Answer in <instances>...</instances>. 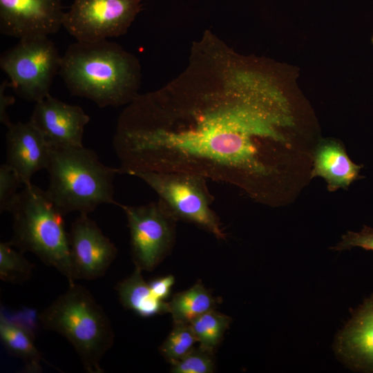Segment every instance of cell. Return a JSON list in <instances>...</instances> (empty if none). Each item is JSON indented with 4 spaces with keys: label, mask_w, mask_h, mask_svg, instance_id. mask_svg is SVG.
I'll return each instance as SVG.
<instances>
[{
    "label": "cell",
    "mask_w": 373,
    "mask_h": 373,
    "mask_svg": "<svg viewBox=\"0 0 373 373\" xmlns=\"http://www.w3.org/2000/svg\"><path fill=\"white\" fill-rule=\"evenodd\" d=\"M34 335L26 327L11 321L3 312L0 314V339L8 352L21 359L26 372L38 373L46 361L34 343Z\"/></svg>",
    "instance_id": "cell-17"
},
{
    "label": "cell",
    "mask_w": 373,
    "mask_h": 373,
    "mask_svg": "<svg viewBox=\"0 0 373 373\" xmlns=\"http://www.w3.org/2000/svg\"><path fill=\"white\" fill-rule=\"evenodd\" d=\"M88 214L80 213L68 232L70 260L75 280L103 276L117 254L115 244Z\"/></svg>",
    "instance_id": "cell-10"
},
{
    "label": "cell",
    "mask_w": 373,
    "mask_h": 373,
    "mask_svg": "<svg viewBox=\"0 0 373 373\" xmlns=\"http://www.w3.org/2000/svg\"><path fill=\"white\" fill-rule=\"evenodd\" d=\"M213 39L195 47L171 87L137 95L113 136L119 173L186 172L267 200L278 174L276 146L294 124L289 98L271 73Z\"/></svg>",
    "instance_id": "cell-1"
},
{
    "label": "cell",
    "mask_w": 373,
    "mask_h": 373,
    "mask_svg": "<svg viewBox=\"0 0 373 373\" xmlns=\"http://www.w3.org/2000/svg\"><path fill=\"white\" fill-rule=\"evenodd\" d=\"M140 268L115 286L119 300L123 307L142 317H151L169 313L168 302L161 300L153 294Z\"/></svg>",
    "instance_id": "cell-16"
},
{
    "label": "cell",
    "mask_w": 373,
    "mask_h": 373,
    "mask_svg": "<svg viewBox=\"0 0 373 373\" xmlns=\"http://www.w3.org/2000/svg\"><path fill=\"white\" fill-rule=\"evenodd\" d=\"M142 0H73L62 26L76 41H93L126 32Z\"/></svg>",
    "instance_id": "cell-9"
},
{
    "label": "cell",
    "mask_w": 373,
    "mask_h": 373,
    "mask_svg": "<svg viewBox=\"0 0 373 373\" xmlns=\"http://www.w3.org/2000/svg\"><path fill=\"white\" fill-rule=\"evenodd\" d=\"M59 73L71 95L100 108L128 104L138 95L137 59L107 39L70 44L61 56Z\"/></svg>",
    "instance_id": "cell-2"
},
{
    "label": "cell",
    "mask_w": 373,
    "mask_h": 373,
    "mask_svg": "<svg viewBox=\"0 0 373 373\" xmlns=\"http://www.w3.org/2000/svg\"><path fill=\"white\" fill-rule=\"evenodd\" d=\"M218 303V298L198 280L187 290L174 294L168 302L169 313L174 323L190 324L204 313L215 309Z\"/></svg>",
    "instance_id": "cell-18"
},
{
    "label": "cell",
    "mask_w": 373,
    "mask_h": 373,
    "mask_svg": "<svg viewBox=\"0 0 373 373\" xmlns=\"http://www.w3.org/2000/svg\"><path fill=\"white\" fill-rule=\"evenodd\" d=\"M197 342L190 324L174 323L167 338L160 347L161 354L171 364L187 354Z\"/></svg>",
    "instance_id": "cell-21"
},
{
    "label": "cell",
    "mask_w": 373,
    "mask_h": 373,
    "mask_svg": "<svg viewBox=\"0 0 373 373\" xmlns=\"http://www.w3.org/2000/svg\"><path fill=\"white\" fill-rule=\"evenodd\" d=\"M8 86L9 82L7 80H4L0 85V122L7 127L12 124L7 113V108L15 102V97L6 95L5 90Z\"/></svg>",
    "instance_id": "cell-26"
},
{
    "label": "cell",
    "mask_w": 373,
    "mask_h": 373,
    "mask_svg": "<svg viewBox=\"0 0 373 373\" xmlns=\"http://www.w3.org/2000/svg\"><path fill=\"white\" fill-rule=\"evenodd\" d=\"M61 56L55 44L46 35L19 39L0 57V67L9 79V86L20 97L38 102L50 93Z\"/></svg>",
    "instance_id": "cell-7"
},
{
    "label": "cell",
    "mask_w": 373,
    "mask_h": 373,
    "mask_svg": "<svg viewBox=\"0 0 373 373\" xmlns=\"http://www.w3.org/2000/svg\"><path fill=\"white\" fill-rule=\"evenodd\" d=\"M118 206L127 218L131 254L135 267L152 271L172 250L178 221L159 200L138 206Z\"/></svg>",
    "instance_id": "cell-8"
},
{
    "label": "cell",
    "mask_w": 373,
    "mask_h": 373,
    "mask_svg": "<svg viewBox=\"0 0 373 373\" xmlns=\"http://www.w3.org/2000/svg\"><path fill=\"white\" fill-rule=\"evenodd\" d=\"M62 9V0H0V32L19 39L56 33Z\"/></svg>",
    "instance_id": "cell-11"
},
{
    "label": "cell",
    "mask_w": 373,
    "mask_h": 373,
    "mask_svg": "<svg viewBox=\"0 0 373 373\" xmlns=\"http://www.w3.org/2000/svg\"><path fill=\"white\" fill-rule=\"evenodd\" d=\"M174 283V276L167 275L151 280L149 285L155 296L165 301L169 298Z\"/></svg>",
    "instance_id": "cell-25"
},
{
    "label": "cell",
    "mask_w": 373,
    "mask_h": 373,
    "mask_svg": "<svg viewBox=\"0 0 373 373\" xmlns=\"http://www.w3.org/2000/svg\"><path fill=\"white\" fill-rule=\"evenodd\" d=\"M353 247L373 251V228L364 226L358 232L347 231L334 249L344 250Z\"/></svg>",
    "instance_id": "cell-24"
},
{
    "label": "cell",
    "mask_w": 373,
    "mask_h": 373,
    "mask_svg": "<svg viewBox=\"0 0 373 373\" xmlns=\"http://www.w3.org/2000/svg\"><path fill=\"white\" fill-rule=\"evenodd\" d=\"M10 212L13 220L12 245L22 253L34 254L59 271L69 284L74 283L64 215L47 191L32 183L24 185Z\"/></svg>",
    "instance_id": "cell-4"
},
{
    "label": "cell",
    "mask_w": 373,
    "mask_h": 373,
    "mask_svg": "<svg viewBox=\"0 0 373 373\" xmlns=\"http://www.w3.org/2000/svg\"><path fill=\"white\" fill-rule=\"evenodd\" d=\"M362 167L350 160L341 143L326 139L316 147L311 175L323 178L329 191L333 192L341 188L347 189L359 178Z\"/></svg>",
    "instance_id": "cell-15"
},
{
    "label": "cell",
    "mask_w": 373,
    "mask_h": 373,
    "mask_svg": "<svg viewBox=\"0 0 373 373\" xmlns=\"http://www.w3.org/2000/svg\"><path fill=\"white\" fill-rule=\"evenodd\" d=\"M13 247L10 241L0 243V278L6 283L21 284L30 278L35 265Z\"/></svg>",
    "instance_id": "cell-20"
},
{
    "label": "cell",
    "mask_w": 373,
    "mask_h": 373,
    "mask_svg": "<svg viewBox=\"0 0 373 373\" xmlns=\"http://www.w3.org/2000/svg\"><path fill=\"white\" fill-rule=\"evenodd\" d=\"M372 44H373V37H372Z\"/></svg>",
    "instance_id": "cell-27"
},
{
    "label": "cell",
    "mask_w": 373,
    "mask_h": 373,
    "mask_svg": "<svg viewBox=\"0 0 373 373\" xmlns=\"http://www.w3.org/2000/svg\"><path fill=\"white\" fill-rule=\"evenodd\" d=\"M23 184L17 173L6 163L0 167V211L10 212Z\"/></svg>",
    "instance_id": "cell-23"
},
{
    "label": "cell",
    "mask_w": 373,
    "mask_h": 373,
    "mask_svg": "<svg viewBox=\"0 0 373 373\" xmlns=\"http://www.w3.org/2000/svg\"><path fill=\"white\" fill-rule=\"evenodd\" d=\"M7 128L6 163L17 173L23 186L30 184L36 172L47 169L51 148L30 120L12 123Z\"/></svg>",
    "instance_id": "cell-13"
},
{
    "label": "cell",
    "mask_w": 373,
    "mask_h": 373,
    "mask_svg": "<svg viewBox=\"0 0 373 373\" xmlns=\"http://www.w3.org/2000/svg\"><path fill=\"white\" fill-rule=\"evenodd\" d=\"M39 320L44 329L72 344L87 372H104L100 361L113 344L114 333L104 310L86 288L69 284L40 313Z\"/></svg>",
    "instance_id": "cell-5"
},
{
    "label": "cell",
    "mask_w": 373,
    "mask_h": 373,
    "mask_svg": "<svg viewBox=\"0 0 373 373\" xmlns=\"http://www.w3.org/2000/svg\"><path fill=\"white\" fill-rule=\"evenodd\" d=\"M158 195V200L177 220L196 225L217 239L226 236L216 213L211 209L214 197L205 177L186 172L142 171L133 173Z\"/></svg>",
    "instance_id": "cell-6"
},
{
    "label": "cell",
    "mask_w": 373,
    "mask_h": 373,
    "mask_svg": "<svg viewBox=\"0 0 373 373\" xmlns=\"http://www.w3.org/2000/svg\"><path fill=\"white\" fill-rule=\"evenodd\" d=\"M50 148L83 146L89 116L82 107L59 100L50 94L36 103L30 119Z\"/></svg>",
    "instance_id": "cell-12"
},
{
    "label": "cell",
    "mask_w": 373,
    "mask_h": 373,
    "mask_svg": "<svg viewBox=\"0 0 373 373\" xmlns=\"http://www.w3.org/2000/svg\"><path fill=\"white\" fill-rule=\"evenodd\" d=\"M171 365V372L174 373H211L215 370L213 354L200 347H193Z\"/></svg>",
    "instance_id": "cell-22"
},
{
    "label": "cell",
    "mask_w": 373,
    "mask_h": 373,
    "mask_svg": "<svg viewBox=\"0 0 373 373\" xmlns=\"http://www.w3.org/2000/svg\"><path fill=\"white\" fill-rule=\"evenodd\" d=\"M336 348L352 370L373 372V294L354 312L338 336Z\"/></svg>",
    "instance_id": "cell-14"
},
{
    "label": "cell",
    "mask_w": 373,
    "mask_h": 373,
    "mask_svg": "<svg viewBox=\"0 0 373 373\" xmlns=\"http://www.w3.org/2000/svg\"><path fill=\"white\" fill-rule=\"evenodd\" d=\"M231 322L229 316L212 309L195 318L190 325L200 343L199 347L214 354Z\"/></svg>",
    "instance_id": "cell-19"
},
{
    "label": "cell",
    "mask_w": 373,
    "mask_h": 373,
    "mask_svg": "<svg viewBox=\"0 0 373 373\" xmlns=\"http://www.w3.org/2000/svg\"><path fill=\"white\" fill-rule=\"evenodd\" d=\"M46 170V191L64 216L73 211L88 214L102 204L119 205L113 186L118 169L103 164L90 149L51 148Z\"/></svg>",
    "instance_id": "cell-3"
}]
</instances>
